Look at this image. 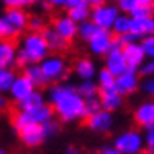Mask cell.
I'll list each match as a JSON object with an SVG mask.
<instances>
[{
    "mask_svg": "<svg viewBox=\"0 0 154 154\" xmlns=\"http://www.w3.org/2000/svg\"><path fill=\"white\" fill-rule=\"evenodd\" d=\"M30 2H32V3H43L44 0H30Z\"/></svg>",
    "mask_w": 154,
    "mask_h": 154,
    "instance_id": "50",
    "label": "cell"
},
{
    "mask_svg": "<svg viewBox=\"0 0 154 154\" xmlns=\"http://www.w3.org/2000/svg\"><path fill=\"white\" fill-rule=\"evenodd\" d=\"M87 3L91 6V8H94V6H99V5L107 3V0H87Z\"/></svg>",
    "mask_w": 154,
    "mask_h": 154,
    "instance_id": "47",
    "label": "cell"
},
{
    "mask_svg": "<svg viewBox=\"0 0 154 154\" xmlns=\"http://www.w3.org/2000/svg\"><path fill=\"white\" fill-rule=\"evenodd\" d=\"M43 35L47 41L49 49L54 52H61V51H65V49H68V46H69V41L63 38L54 27H46L43 30Z\"/></svg>",
    "mask_w": 154,
    "mask_h": 154,
    "instance_id": "18",
    "label": "cell"
},
{
    "mask_svg": "<svg viewBox=\"0 0 154 154\" xmlns=\"http://www.w3.org/2000/svg\"><path fill=\"white\" fill-rule=\"evenodd\" d=\"M140 44H142L143 51H145V55L148 60H154V35L151 36H146L140 41Z\"/></svg>",
    "mask_w": 154,
    "mask_h": 154,
    "instance_id": "34",
    "label": "cell"
},
{
    "mask_svg": "<svg viewBox=\"0 0 154 154\" xmlns=\"http://www.w3.org/2000/svg\"><path fill=\"white\" fill-rule=\"evenodd\" d=\"M29 65H32V61H30V58H29V55H27L22 49H19V52H17V65L16 66H22V68H25V66H29Z\"/></svg>",
    "mask_w": 154,
    "mask_h": 154,
    "instance_id": "42",
    "label": "cell"
},
{
    "mask_svg": "<svg viewBox=\"0 0 154 154\" xmlns=\"http://www.w3.org/2000/svg\"><path fill=\"white\" fill-rule=\"evenodd\" d=\"M17 135L27 148H38V146L44 143V140H47L43 131V124H38V123H30L24 129H20Z\"/></svg>",
    "mask_w": 154,
    "mask_h": 154,
    "instance_id": "10",
    "label": "cell"
},
{
    "mask_svg": "<svg viewBox=\"0 0 154 154\" xmlns=\"http://www.w3.org/2000/svg\"><path fill=\"white\" fill-rule=\"evenodd\" d=\"M52 27H54V29L57 30L65 39H68L69 43H71L75 36H79V24L74 22V20L69 17L68 14L55 17L54 22H52Z\"/></svg>",
    "mask_w": 154,
    "mask_h": 154,
    "instance_id": "14",
    "label": "cell"
},
{
    "mask_svg": "<svg viewBox=\"0 0 154 154\" xmlns=\"http://www.w3.org/2000/svg\"><path fill=\"white\" fill-rule=\"evenodd\" d=\"M104 68H107L115 77L124 74L126 71H128V68H129L128 61H126V57H124V52H123V47L116 43V39L113 41V47H112V51L106 55Z\"/></svg>",
    "mask_w": 154,
    "mask_h": 154,
    "instance_id": "9",
    "label": "cell"
},
{
    "mask_svg": "<svg viewBox=\"0 0 154 154\" xmlns=\"http://www.w3.org/2000/svg\"><path fill=\"white\" fill-rule=\"evenodd\" d=\"M96 82H97V85H99L101 91H109V90H115L116 77L112 74L107 68H102L101 71H97Z\"/></svg>",
    "mask_w": 154,
    "mask_h": 154,
    "instance_id": "24",
    "label": "cell"
},
{
    "mask_svg": "<svg viewBox=\"0 0 154 154\" xmlns=\"http://www.w3.org/2000/svg\"><path fill=\"white\" fill-rule=\"evenodd\" d=\"M49 104L61 123H74L85 116V99L71 83H54L47 91Z\"/></svg>",
    "mask_w": 154,
    "mask_h": 154,
    "instance_id": "1",
    "label": "cell"
},
{
    "mask_svg": "<svg viewBox=\"0 0 154 154\" xmlns=\"http://www.w3.org/2000/svg\"><path fill=\"white\" fill-rule=\"evenodd\" d=\"M46 2L52 6V8H63L65 6V0H46Z\"/></svg>",
    "mask_w": 154,
    "mask_h": 154,
    "instance_id": "44",
    "label": "cell"
},
{
    "mask_svg": "<svg viewBox=\"0 0 154 154\" xmlns=\"http://www.w3.org/2000/svg\"><path fill=\"white\" fill-rule=\"evenodd\" d=\"M24 74L29 77V79L35 83L36 87H47L51 80L47 79V75L44 74L43 68H41L39 63H32V65L24 68Z\"/></svg>",
    "mask_w": 154,
    "mask_h": 154,
    "instance_id": "21",
    "label": "cell"
},
{
    "mask_svg": "<svg viewBox=\"0 0 154 154\" xmlns=\"http://www.w3.org/2000/svg\"><path fill=\"white\" fill-rule=\"evenodd\" d=\"M30 116H32L33 123L44 124V123H47V121L54 120L55 110H54V107L51 106V104L46 102V104H43V106H39L38 109H35L33 112H30Z\"/></svg>",
    "mask_w": 154,
    "mask_h": 154,
    "instance_id": "23",
    "label": "cell"
},
{
    "mask_svg": "<svg viewBox=\"0 0 154 154\" xmlns=\"http://www.w3.org/2000/svg\"><path fill=\"white\" fill-rule=\"evenodd\" d=\"M0 154H8V152H6L5 149H2V151H0Z\"/></svg>",
    "mask_w": 154,
    "mask_h": 154,
    "instance_id": "53",
    "label": "cell"
},
{
    "mask_svg": "<svg viewBox=\"0 0 154 154\" xmlns=\"http://www.w3.org/2000/svg\"><path fill=\"white\" fill-rule=\"evenodd\" d=\"M39 65L43 68L44 74L47 75V79L54 83H60L68 77V66L60 55H49Z\"/></svg>",
    "mask_w": 154,
    "mask_h": 154,
    "instance_id": "6",
    "label": "cell"
},
{
    "mask_svg": "<svg viewBox=\"0 0 154 154\" xmlns=\"http://www.w3.org/2000/svg\"><path fill=\"white\" fill-rule=\"evenodd\" d=\"M33 91H36V85H35L25 74H20L14 80L8 94L14 102H20L22 99H25L27 96H30Z\"/></svg>",
    "mask_w": 154,
    "mask_h": 154,
    "instance_id": "12",
    "label": "cell"
},
{
    "mask_svg": "<svg viewBox=\"0 0 154 154\" xmlns=\"http://www.w3.org/2000/svg\"><path fill=\"white\" fill-rule=\"evenodd\" d=\"M132 118H134V123L143 129L154 124V99L140 102L132 113Z\"/></svg>",
    "mask_w": 154,
    "mask_h": 154,
    "instance_id": "13",
    "label": "cell"
},
{
    "mask_svg": "<svg viewBox=\"0 0 154 154\" xmlns=\"http://www.w3.org/2000/svg\"><path fill=\"white\" fill-rule=\"evenodd\" d=\"M46 104V97L41 91H33L30 96H27L25 99H22L20 102H16V107L17 110H22V112H27V113H30L33 112L35 109H38L39 106H43Z\"/></svg>",
    "mask_w": 154,
    "mask_h": 154,
    "instance_id": "22",
    "label": "cell"
},
{
    "mask_svg": "<svg viewBox=\"0 0 154 154\" xmlns=\"http://www.w3.org/2000/svg\"><path fill=\"white\" fill-rule=\"evenodd\" d=\"M99 110H102V102H101V97L99 96H94V97H88L85 99V116H91L94 113H97Z\"/></svg>",
    "mask_w": 154,
    "mask_h": 154,
    "instance_id": "32",
    "label": "cell"
},
{
    "mask_svg": "<svg viewBox=\"0 0 154 154\" xmlns=\"http://www.w3.org/2000/svg\"><path fill=\"white\" fill-rule=\"evenodd\" d=\"M123 52H124V57H126V61L128 65L132 66V68H142L143 63L148 60L145 55V51L140 43H132V44H128L123 47Z\"/></svg>",
    "mask_w": 154,
    "mask_h": 154,
    "instance_id": "16",
    "label": "cell"
},
{
    "mask_svg": "<svg viewBox=\"0 0 154 154\" xmlns=\"http://www.w3.org/2000/svg\"><path fill=\"white\" fill-rule=\"evenodd\" d=\"M30 123H33V120H32L30 113H27V112L17 110L16 113H13V116H11V124H13V128H14L16 132L24 129L25 126H29Z\"/></svg>",
    "mask_w": 154,
    "mask_h": 154,
    "instance_id": "31",
    "label": "cell"
},
{
    "mask_svg": "<svg viewBox=\"0 0 154 154\" xmlns=\"http://www.w3.org/2000/svg\"><path fill=\"white\" fill-rule=\"evenodd\" d=\"M99 30H101L99 27H97L91 19H88V20H85V22L79 24V38L88 43Z\"/></svg>",
    "mask_w": 154,
    "mask_h": 154,
    "instance_id": "30",
    "label": "cell"
},
{
    "mask_svg": "<svg viewBox=\"0 0 154 154\" xmlns=\"http://www.w3.org/2000/svg\"><path fill=\"white\" fill-rule=\"evenodd\" d=\"M19 49L13 39H2L0 43V68H13L17 65Z\"/></svg>",
    "mask_w": 154,
    "mask_h": 154,
    "instance_id": "15",
    "label": "cell"
},
{
    "mask_svg": "<svg viewBox=\"0 0 154 154\" xmlns=\"http://www.w3.org/2000/svg\"><path fill=\"white\" fill-rule=\"evenodd\" d=\"M138 72L143 77H154V60H146Z\"/></svg>",
    "mask_w": 154,
    "mask_h": 154,
    "instance_id": "40",
    "label": "cell"
},
{
    "mask_svg": "<svg viewBox=\"0 0 154 154\" xmlns=\"http://www.w3.org/2000/svg\"><path fill=\"white\" fill-rule=\"evenodd\" d=\"M77 90H79V93L82 94L83 99L99 96V93H101V88H99V85H97V82L94 79H91V80H80V83L77 85Z\"/></svg>",
    "mask_w": 154,
    "mask_h": 154,
    "instance_id": "26",
    "label": "cell"
},
{
    "mask_svg": "<svg viewBox=\"0 0 154 154\" xmlns=\"http://www.w3.org/2000/svg\"><path fill=\"white\" fill-rule=\"evenodd\" d=\"M121 14V10L115 3H104L91 8V19L93 22L102 30H112L115 20Z\"/></svg>",
    "mask_w": 154,
    "mask_h": 154,
    "instance_id": "5",
    "label": "cell"
},
{
    "mask_svg": "<svg viewBox=\"0 0 154 154\" xmlns=\"http://www.w3.org/2000/svg\"><path fill=\"white\" fill-rule=\"evenodd\" d=\"M131 27H132V17L131 14H126V13H121L118 19L115 20L113 27H112V33L115 36H121V35H126V33H131Z\"/></svg>",
    "mask_w": 154,
    "mask_h": 154,
    "instance_id": "25",
    "label": "cell"
},
{
    "mask_svg": "<svg viewBox=\"0 0 154 154\" xmlns=\"http://www.w3.org/2000/svg\"><path fill=\"white\" fill-rule=\"evenodd\" d=\"M65 154H80V149L75 145H68L65 149Z\"/></svg>",
    "mask_w": 154,
    "mask_h": 154,
    "instance_id": "45",
    "label": "cell"
},
{
    "mask_svg": "<svg viewBox=\"0 0 154 154\" xmlns=\"http://www.w3.org/2000/svg\"><path fill=\"white\" fill-rule=\"evenodd\" d=\"M43 131H44V134H46V138L55 137V135L60 132V121H57V120L54 118V120L44 123V124H43Z\"/></svg>",
    "mask_w": 154,
    "mask_h": 154,
    "instance_id": "33",
    "label": "cell"
},
{
    "mask_svg": "<svg viewBox=\"0 0 154 154\" xmlns=\"http://www.w3.org/2000/svg\"><path fill=\"white\" fill-rule=\"evenodd\" d=\"M145 131H154V124H151V126H148V128H146Z\"/></svg>",
    "mask_w": 154,
    "mask_h": 154,
    "instance_id": "51",
    "label": "cell"
},
{
    "mask_svg": "<svg viewBox=\"0 0 154 154\" xmlns=\"http://www.w3.org/2000/svg\"><path fill=\"white\" fill-rule=\"evenodd\" d=\"M16 79H17V75L11 68H0V91L10 93Z\"/></svg>",
    "mask_w": 154,
    "mask_h": 154,
    "instance_id": "27",
    "label": "cell"
},
{
    "mask_svg": "<svg viewBox=\"0 0 154 154\" xmlns=\"http://www.w3.org/2000/svg\"><path fill=\"white\" fill-rule=\"evenodd\" d=\"M145 148H146V151L154 154V131H146V134H145Z\"/></svg>",
    "mask_w": 154,
    "mask_h": 154,
    "instance_id": "41",
    "label": "cell"
},
{
    "mask_svg": "<svg viewBox=\"0 0 154 154\" xmlns=\"http://www.w3.org/2000/svg\"><path fill=\"white\" fill-rule=\"evenodd\" d=\"M152 14H154V5H152Z\"/></svg>",
    "mask_w": 154,
    "mask_h": 154,
    "instance_id": "54",
    "label": "cell"
},
{
    "mask_svg": "<svg viewBox=\"0 0 154 154\" xmlns=\"http://www.w3.org/2000/svg\"><path fill=\"white\" fill-rule=\"evenodd\" d=\"M113 2H116V3H118V2H120V0H113Z\"/></svg>",
    "mask_w": 154,
    "mask_h": 154,
    "instance_id": "55",
    "label": "cell"
},
{
    "mask_svg": "<svg viewBox=\"0 0 154 154\" xmlns=\"http://www.w3.org/2000/svg\"><path fill=\"white\" fill-rule=\"evenodd\" d=\"M29 14L24 8H6L0 16V38L14 39L24 30L29 29Z\"/></svg>",
    "mask_w": 154,
    "mask_h": 154,
    "instance_id": "2",
    "label": "cell"
},
{
    "mask_svg": "<svg viewBox=\"0 0 154 154\" xmlns=\"http://www.w3.org/2000/svg\"><path fill=\"white\" fill-rule=\"evenodd\" d=\"M74 72L80 80H91L97 75V69H96V65L91 58L83 57V58H79L75 61Z\"/></svg>",
    "mask_w": 154,
    "mask_h": 154,
    "instance_id": "17",
    "label": "cell"
},
{
    "mask_svg": "<svg viewBox=\"0 0 154 154\" xmlns=\"http://www.w3.org/2000/svg\"><path fill=\"white\" fill-rule=\"evenodd\" d=\"M142 90L151 99H154V77H145L142 82Z\"/></svg>",
    "mask_w": 154,
    "mask_h": 154,
    "instance_id": "38",
    "label": "cell"
},
{
    "mask_svg": "<svg viewBox=\"0 0 154 154\" xmlns=\"http://www.w3.org/2000/svg\"><path fill=\"white\" fill-rule=\"evenodd\" d=\"M112 146L123 154H138L145 148V137L140 134V131L126 129L115 137Z\"/></svg>",
    "mask_w": 154,
    "mask_h": 154,
    "instance_id": "4",
    "label": "cell"
},
{
    "mask_svg": "<svg viewBox=\"0 0 154 154\" xmlns=\"http://www.w3.org/2000/svg\"><path fill=\"white\" fill-rule=\"evenodd\" d=\"M68 16L74 22L82 24L91 17V6L87 3V5H80V6H75V8H71V10H68Z\"/></svg>",
    "mask_w": 154,
    "mask_h": 154,
    "instance_id": "28",
    "label": "cell"
},
{
    "mask_svg": "<svg viewBox=\"0 0 154 154\" xmlns=\"http://www.w3.org/2000/svg\"><path fill=\"white\" fill-rule=\"evenodd\" d=\"M102 152L104 154H123V152H120L116 148H113V146H106V148L102 149Z\"/></svg>",
    "mask_w": 154,
    "mask_h": 154,
    "instance_id": "46",
    "label": "cell"
},
{
    "mask_svg": "<svg viewBox=\"0 0 154 154\" xmlns=\"http://www.w3.org/2000/svg\"><path fill=\"white\" fill-rule=\"evenodd\" d=\"M5 8H25L27 5H30V0H2Z\"/></svg>",
    "mask_w": 154,
    "mask_h": 154,
    "instance_id": "39",
    "label": "cell"
},
{
    "mask_svg": "<svg viewBox=\"0 0 154 154\" xmlns=\"http://www.w3.org/2000/svg\"><path fill=\"white\" fill-rule=\"evenodd\" d=\"M80 5H87V0H65V6L63 8L71 10V8H75V6H80Z\"/></svg>",
    "mask_w": 154,
    "mask_h": 154,
    "instance_id": "43",
    "label": "cell"
},
{
    "mask_svg": "<svg viewBox=\"0 0 154 154\" xmlns=\"http://www.w3.org/2000/svg\"><path fill=\"white\" fill-rule=\"evenodd\" d=\"M116 5H118V8L121 10V13L131 14L137 6H149V8H152L154 0H120Z\"/></svg>",
    "mask_w": 154,
    "mask_h": 154,
    "instance_id": "29",
    "label": "cell"
},
{
    "mask_svg": "<svg viewBox=\"0 0 154 154\" xmlns=\"http://www.w3.org/2000/svg\"><path fill=\"white\" fill-rule=\"evenodd\" d=\"M152 14V8L149 6H137V8L131 13L132 19H143V17H151Z\"/></svg>",
    "mask_w": 154,
    "mask_h": 154,
    "instance_id": "37",
    "label": "cell"
},
{
    "mask_svg": "<svg viewBox=\"0 0 154 154\" xmlns=\"http://www.w3.org/2000/svg\"><path fill=\"white\" fill-rule=\"evenodd\" d=\"M131 33L137 35L140 39L154 35V16L143 17V19H132Z\"/></svg>",
    "mask_w": 154,
    "mask_h": 154,
    "instance_id": "19",
    "label": "cell"
},
{
    "mask_svg": "<svg viewBox=\"0 0 154 154\" xmlns=\"http://www.w3.org/2000/svg\"><path fill=\"white\" fill-rule=\"evenodd\" d=\"M87 154H104L102 151H90V152H87Z\"/></svg>",
    "mask_w": 154,
    "mask_h": 154,
    "instance_id": "49",
    "label": "cell"
},
{
    "mask_svg": "<svg viewBox=\"0 0 154 154\" xmlns=\"http://www.w3.org/2000/svg\"><path fill=\"white\" fill-rule=\"evenodd\" d=\"M29 29L30 32H43L46 29V22H44V17L41 16H30V20H29Z\"/></svg>",
    "mask_w": 154,
    "mask_h": 154,
    "instance_id": "35",
    "label": "cell"
},
{
    "mask_svg": "<svg viewBox=\"0 0 154 154\" xmlns=\"http://www.w3.org/2000/svg\"><path fill=\"white\" fill-rule=\"evenodd\" d=\"M99 97H101V102H102V109L113 113L118 109H121L124 96H121L116 90H109V91H101Z\"/></svg>",
    "mask_w": 154,
    "mask_h": 154,
    "instance_id": "20",
    "label": "cell"
},
{
    "mask_svg": "<svg viewBox=\"0 0 154 154\" xmlns=\"http://www.w3.org/2000/svg\"><path fill=\"white\" fill-rule=\"evenodd\" d=\"M115 41V35L110 30H99L94 36L88 41V51L96 57H106L112 51Z\"/></svg>",
    "mask_w": 154,
    "mask_h": 154,
    "instance_id": "8",
    "label": "cell"
},
{
    "mask_svg": "<svg viewBox=\"0 0 154 154\" xmlns=\"http://www.w3.org/2000/svg\"><path fill=\"white\" fill-rule=\"evenodd\" d=\"M115 39H116V43L120 44L121 47L128 46V44H132V43H140V41H142L134 33H126V35H121V36H115Z\"/></svg>",
    "mask_w": 154,
    "mask_h": 154,
    "instance_id": "36",
    "label": "cell"
},
{
    "mask_svg": "<svg viewBox=\"0 0 154 154\" xmlns=\"http://www.w3.org/2000/svg\"><path fill=\"white\" fill-rule=\"evenodd\" d=\"M138 68H132L129 66L128 71L124 74L118 75L116 77V85H115V90L121 96H131L134 94L137 90L142 87V83H140V79H138Z\"/></svg>",
    "mask_w": 154,
    "mask_h": 154,
    "instance_id": "7",
    "label": "cell"
},
{
    "mask_svg": "<svg viewBox=\"0 0 154 154\" xmlns=\"http://www.w3.org/2000/svg\"><path fill=\"white\" fill-rule=\"evenodd\" d=\"M20 49L29 55L32 63H41L44 58L49 57L51 49L47 46V41L44 38L43 32H30L27 33L22 39V46Z\"/></svg>",
    "mask_w": 154,
    "mask_h": 154,
    "instance_id": "3",
    "label": "cell"
},
{
    "mask_svg": "<svg viewBox=\"0 0 154 154\" xmlns=\"http://www.w3.org/2000/svg\"><path fill=\"white\" fill-rule=\"evenodd\" d=\"M5 106H6V101L3 99V97H0V107H2V109H5Z\"/></svg>",
    "mask_w": 154,
    "mask_h": 154,
    "instance_id": "48",
    "label": "cell"
},
{
    "mask_svg": "<svg viewBox=\"0 0 154 154\" xmlns=\"http://www.w3.org/2000/svg\"><path fill=\"white\" fill-rule=\"evenodd\" d=\"M113 123H115V120H113L112 112H107L104 109L87 118L88 129L96 132V134H107V132H110L112 128H113Z\"/></svg>",
    "mask_w": 154,
    "mask_h": 154,
    "instance_id": "11",
    "label": "cell"
},
{
    "mask_svg": "<svg viewBox=\"0 0 154 154\" xmlns=\"http://www.w3.org/2000/svg\"><path fill=\"white\" fill-rule=\"evenodd\" d=\"M138 154H151L149 151H142V152H138Z\"/></svg>",
    "mask_w": 154,
    "mask_h": 154,
    "instance_id": "52",
    "label": "cell"
}]
</instances>
